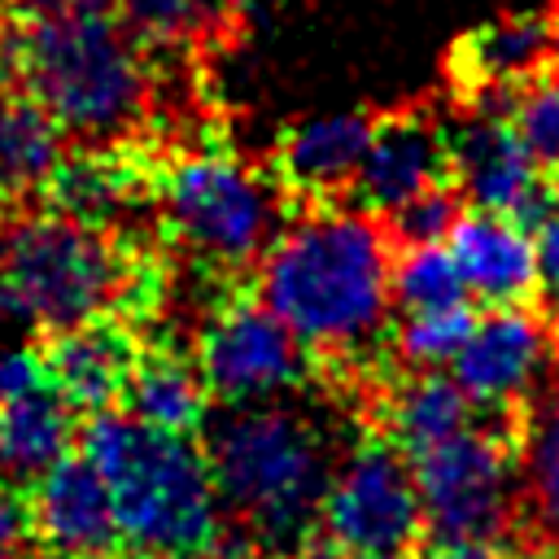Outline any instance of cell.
I'll return each mask as SVG.
<instances>
[{
    "label": "cell",
    "instance_id": "1",
    "mask_svg": "<svg viewBox=\"0 0 559 559\" xmlns=\"http://www.w3.org/2000/svg\"><path fill=\"white\" fill-rule=\"evenodd\" d=\"M201 432L218 502L231 511L236 533L262 555L306 559L323 533V498L336 472L323 428L297 406L253 402L210 411Z\"/></svg>",
    "mask_w": 559,
    "mask_h": 559
},
{
    "label": "cell",
    "instance_id": "2",
    "mask_svg": "<svg viewBox=\"0 0 559 559\" xmlns=\"http://www.w3.org/2000/svg\"><path fill=\"white\" fill-rule=\"evenodd\" d=\"M389 240L362 210H319L284 227L258 258V301L323 354L367 349L393 306Z\"/></svg>",
    "mask_w": 559,
    "mask_h": 559
},
{
    "label": "cell",
    "instance_id": "3",
    "mask_svg": "<svg viewBox=\"0 0 559 559\" xmlns=\"http://www.w3.org/2000/svg\"><path fill=\"white\" fill-rule=\"evenodd\" d=\"M79 441L109 489L122 546L148 559H205L218 550L227 533L223 502L192 437L109 406L87 415Z\"/></svg>",
    "mask_w": 559,
    "mask_h": 559
},
{
    "label": "cell",
    "instance_id": "4",
    "mask_svg": "<svg viewBox=\"0 0 559 559\" xmlns=\"http://www.w3.org/2000/svg\"><path fill=\"white\" fill-rule=\"evenodd\" d=\"M4 61L66 135L118 140L148 100L135 35L100 13H26L4 31Z\"/></svg>",
    "mask_w": 559,
    "mask_h": 559
},
{
    "label": "cell",
    "instance_id": "5",
    "mask_svg": "<svg viewBox=\"0 0 559 559\" xmlns=\"http://www.w3.org/2000/svg\"><path fill=\"white\" fill-rule=\"evenodd\" d=\"M127 293V262L118 249L79 218L35 214L0 236V323L66 332Z\"/></svg>",
    "mask_w": 559,
    "mask_h": 559
},
{
    "label": "cell",
    "instance_id": "6",
    "mask_svg": "<svg viewBox=\"0 0 559 559\" xmlns=\"http://www.w3.org/2000/svg\"><path fill=\"white\" fill-rule=\"evenodd\" d=\"M162 201L179 240L214 266L258 262L280 236V192L236 157L192 153L175 162Z\"/></svg>",
    "mask_w": 559,
    "mask_h": 559
},
{
    "label": "cell",
    "instance_id": "7",
    "mask_svg": "<svg viewBox=\"0 0 559 559\" xmlns=\"http://www.w3.org/2000/svg\"><path fill=\"white\" fill-rule=\"evenodd\" d=\"M424 533L437 546L498 542L515 511V463L502 432L467 428L411 459Z\"/></svg>",
    "mask_w": 559,
    "mask_h": 559
},
{
    "label": "cell",
    "instance_id": "8",
    "mask_svg": "<svg viewBox=\"0 0 559 559\" xmlns=\"http://www.w3.org/2000/svg\"><path fill=\"white\" fill-rule=\"evenodd\" d=\"M323 537L345 555L406 550L424 533L415 472L393 441H358L332 472L323 498Z\"/></svg>",
    "mask_w": 559,
    "mask_h": 559
},
{
    "label": "cell",
    "instance_id": "9",
    "mask_svg": "<svg viewBox=\"0 0 559 559\" xmlns=\"http://www.w3.org/2000/svg\"><path fill=\"white\" fill-rule=\"evenodd\" d=\"M197 367L210 397L227 406L280 402L306 380V345L262 301L236 297L205 323Z\"/></svg>",
    "mask_w": 559,
    "mask_h": 559
},
{
    "label": "cell",
    "instance_id": "10",
    "mask_svg": "<svg viewBox=\"0 0 559 559\" xmlns=\"http://www.w3.org/2000/svg\"><path fill=\"white\" fill-rule=\"evenodd\" d=\"M450 183L472 201V210L507 214L515 223H542L550 214V183L533 148L507 118H467L450 135Z\"/></svg>",
    "mask_w": 559,
    "mask_h": 559
},
{
    "label": "cell",
    "instance_id": "11",
    "mask_svg": "<svg viewBox=\"0 0 559 559\" xmlns=\"http://www.w3.org/2000/svg\"><path fill=\"white\" fill-rule=\"evenodd\" d=\"M546 362L550 328L520 306H493L485 319L472 323L450 367L476 406H511L524 393H533Z\"/></svg>",
    "mask_w": 559,
    "mask_h": 559
},
{
    "label": "cell",
    "instance_id": "12",
    "mask_svg": "<svg viewBox=\"0 0 559 559\" xmlns=\"http://www.w3.org/2000/svg\"><path fill=\"white\" fill-rule=\"evenodd\" d=\"M445 179H450L445 131L419 114H393V118H376V131L349 183V197L362 214H389L415 192Z\"/></svg>",
    "mask_w": 559,
    "mask_h": 559
},
{
    "label": "cell",
    "instance_id": "13",
    "mask_svg": "<svg viewBox=\"0 0 559 559\" xmlns=\"http://www.w3.org/2000/svg\"><path fill=\"white\" fill-rule=\"evenodd\" d=\"M31 515H35V537L70 559H109L122 542L109 489L83 454L79 459L66 454L52 472L35 480Z\"/></svg>",
    "mask_w": 559,
    "mask_h": 559
},
{
    "label": "cell",
    "instance_id": "14",
    "mask_svg": "<svg viewBox=\"0 0 559 559\" xmlns=\"http://www.w3.org/2000/svg\"><path fill=\"white\" fill-rule=\"evenodd\" d=\"M44 362H48L52 389L74 411L96 415L122 402L131 371L140 362V349L127 336V328H118L114 319H92V323L52 332V341L44 345Z\"/></svg>",
    "mask_w": 559,
    "mask_h": 559
},
{
    "label": "cell",
    "instance_id": "15",
    "mask_svg": "<svg viewBox=\"0 0 559 559\" xmlns=\"http://www.w3.org/2000/svg\"><path fill=\"white\" fill-rule=\"evenodd\" d=\"M371 131H376V118L362 109L310 114V118L293 122L275 148V170H280L284 188H293L301 197L349 192V183L362 166V153L371 144Z\"/></svg>",
    "mask_w": 559,
    "mask_h": 559
},
{
    "label": "cell",
    "instance_id": "16",
    "mask_svg": "<svg viewBox=\"0 0 559 559\" xmlns=\"http://www.w3.org/2000/svg\"><path fill=\"white\" fill-rule=\"evenodd\" d=\"M450 258L463 288L489 306H520L537 288V245L528 240V227L507 214H463L450 231Z\"/></svg>",
    "mask_w": 559,
    "mask_h": 559
},
{
    "label": "cell",
    "instance_id": "17",
    "mask_svg": "<svg viewBox=\"0 0 559 559\" xmlns=\"http://www.w3.org/2000/svg\"><path fill=\"white\" fill-rule=\"evenodd\" d=\"M555 52V26L542 13H507L454 48V70L476 92H502L515 83H533Z\"/></svg>",
    "mask_w": 559,
    "mask_h": 559
},
{
    "label": "cell",
    "instance_id": "18",
    "mask_svg": "<svg viewBox=\"0 0 559 559\" xmlns=\"http://www.w3.org/2000/svg\"><path fill=\"white\" fill-rule=\"evenodd\" d=\"M74 441V406L52 389H31L22 397L0 402V480L35 485L52 472Z\"/></svg>",
    "mask_w": 559,
    "mask_h": 559
},
{
    "label": "cell",
    "instance_id": "19",
    "mask_svg": "<svg viewBox=\"0 0 559 559\" xmlns=\"http://www.w3.org/2000/svg\"><path fill=\"white\" fill-rule=\"evenodd\" d=\"M122 411L162 432L192 437L210 419V389L192 358L157 349V354H140L131 384L122 393Z\"/></svg>",
    "mask_w": 559,
    "mask_h": 559
},
{
    "label": "cell",
    "instance_id": "20",
    "mask_svg": "<svg viewBox=\"0 0 559 559\" xmlns=\"http://www.w3.org/2000/svg\"><path fill=\"white\" fill-rule=\"evenodd\" d=\"M66 162V131L26 92H0V197L44 192Z\"/></svg>",
    "mask_w": 559,
    "mask_h": 559
},
{
    "label": "cell",
    "instance_id": "21",
    "mask_svg": "<svg viewBox=\"0 0 559 559\" xmlns=\"http://www.w3.org/2000/svg\"><path fill=\"white\" fill-rule=\"evenodd\" d=\"M476 402L463 393L454 376L441 371H415L393 389L384 402V432L402 454H424L459 432H467Z\"/></svg>",
    "mask_w": 559,
    "mask_h": 559
},
{
    "label": "cell",
    "instance_id": "22",
    "mask_svg": "<svg viewBox=\"0 0 559 559\" xmlns=\"http://www.w3.org/2000/svg\"><path fill=\"white\" fill-rule=\"evenodd\" d=\"M524 498L542 533L559 546V389H550L524 437Z\"/></svg>",
    "mask_w": 559,
    "mask_h": 559
},
{
    "label": "cell",
    "instance_id": "23",
    "mask_svg": "<svg viewBox=\"0 0 559 559\" xmlns=\"http://www.w3.org/2000/svg\"><path fill=\"white\" fill-rule=\"evenodd\" d=\"M389 293L393 301L411 314V310H437V306H454L463 301V275L450 258V249L441 245H411L389 262Z\"/></svg>",
    "mask_w": 559,
    "mask_h": 559
},
{
    "label": "cell",
    "instance_id": "24",
    "mask_svg": "<svg viewBox=\"0 0 559 559\" xmlns=\"http://www.w3.org/2000/svg\"><path fill=\"white\" fill-rule=\"evenodd\" d=\"M472 323L476 314L463 301L437 306V310H411L393 332V349L411 371H437L441 362H454Z\"/></svg>",
    "mask_w": 559,
    "mask_h": 559
},
{
    "label": "cell",
    "instance_id": "25",
    "mask_svg": "<svg viewBox=\"0 0 559 559\" xmlns=\"http://www.w3.org/2000/svg\"><path fill=\"white\" fill-rule=\"evenodd\" d=\"M135 39L148 44H192L227 9L218 0H114Z\"/></svg>",
    "mask_w": 559,
    "mask_h": 559
},
{
    "label": "cell",
    "instance_id": "26",
    "mask_svg": "<svg viewBox=\"0 0 559 559\" xmlns=\"http://www.w3.org/2000/svg\"><path fill=\"white\" fill-rule=\"evenodd\" d=\"M459 201H463V192L450 179L445 183H432V188L415 192L411 201H402L397 210L384 214L389 218V236L402 249H411V245H441V240H450V231L463 218V205Z\"/></svg>",
    "mask_w": 559,
    "mask_h": 559
},
{
    "label": "cell",
    "instance_id": "27",
    "mask_svg": "<svg viewBox=\"0 0 559 559\" xmlns=\"http://www.w3.org/2000/svg\"><path fill=\"white\" fill-rule=\"evenodd\" d=\"M511 122L537 162H559V74L533 79L520 92Z\"/></svg>",
    "mask_w": 559,
    "mask_h": 559
},
{
    "label": "cell",
    "instance_id": "28",
    "mask_svg": "<svg viewBox=\"0 0 559 559\" xmlns=\"http://www.w3.org/2000/svg\"><path fill=\"white\" fill-rule=\"evenodd\" d=\"M31 542H35L31 498H22L17 485L0 480V559H26Z\"/></svg>",
    "mask_w": 559,
    "mask_h": 559
},
{
    "label": "cell",
    "instance_id": "29",
    "mask_svg": "<svg viewBox=\"0 0 559 559\" xmlns=\"http://www.w3.org/2000/svg\"><path fill=\"white\" fill-rule=\"evenodd\" d=\"M44 384H52L44 349H35V345H0V402L4 397H22V393L44 389Z\"/></svg>",
    "mask_w": 559,
    "mask_h": 559
},
{
    "label": "cell",
    "instance_id": "30",
    "mask_svg": "<svg viewBox=\"0 0 559 559\" xmlns=\"http://www.w3.org/2000/svg\"><path fill=\"white\" fill-rule=\"evenodd\" d=\"M537 288L542 301L550 310V319H559V210H550L537 223Z\"/></svg>",
    "mask_w": 559,
    "mask_h": 559
},
{
    "label": "cell",
    "instance_id": "31",
    "mask_svg": "<svg viewBox=\"0 0 559 559\" xmlns=\"http://www.w3.org/2000/svg\"><path fill=\"white\" fill-rule=\"evenodd\" d=\"M22 13H100L114 0H13Z\"/></svg>",
    "mask_w": 559,
    "mask_h": 559
},
{
    "label": "cell",
    "instance_id": "32",
    "mask_svg": "<svg viewBox=\"0 0 559 559\" xmlns=\"http://www.w3.org/2000/svg\"><path fill=\"white\" fill-rule=\"evenodd\" d=\"M432 559H507V555L493 550V542H463V546H437Z\"/></svg>",
    "mask_w": 559,
    "mask_h": 559
},
{
    "label": "cell",
    "instance_id": "33",
    "mask_svg": "<svg viewBox=\"0 0 559 559\" xmlns=\"http://www.w3.org/2000/svg\"><path fill=\"white\" fill-rule=\"evenodd\" d=\"M354 559H406L402 550H376V555H354Z\"/></svg>",
    "mask_w": 559,
    "mask_h": 559
},
{
    "label": "cell",
    "instance_id": "34",
    "mask_svg": "<svg viewBox=\"0 0 559 559\" xmlns=\"http://www.w3.org/2000/svg\"><path fill=\"white\" fill-rule=\"evenodd\" d=\"M26 559H70V555H57V550H44V555H26Z\"/></svg>",
    "mask_w": 559,
    "mask_h": 559
},
{
    "label": "cell",
    "instance_id": "35",
    "mask_svg": "<svg viewBox=\"0 0 559 559\" xmlns=\"http://www.w3.org/2000/svg\"><path fill=\"white\" fill-rule=\"evenodd\" d=\"M550 192L559 197V162H555V175H550Z\"/></svg>",
    "mask_w": 559,
    "mask_h": 559
},
{
    "label": "cell",
    "instance_id": "36",
    "mask_svg": "<svg viewBox=\"0 0 559 559\" xmlns=\"http://www.w3.org/2000/svg\"><path fill=\"white\" fill-rule=\"evenodd\" d=\"M218 4H223V9H236V4H245V0H218Z\"/></svg>",
    "mask_w": 559,
    "mask_h": 559
}]
</instances>
